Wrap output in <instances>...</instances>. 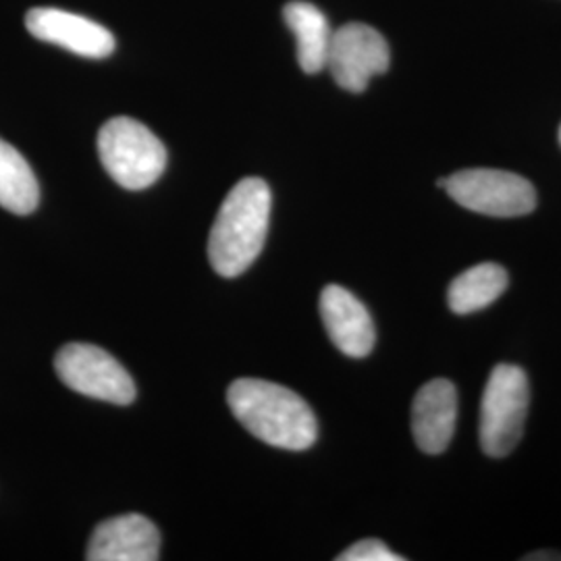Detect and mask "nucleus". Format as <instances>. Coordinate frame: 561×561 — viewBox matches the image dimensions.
<instances>
[{"instance_id":"nucleus-4","label":"nucleus","mask_w":561,"mask_h":561,"mask_svg":"<svg viewBox=\"0 0 561 561\" xmlns=\"http://www.w3.org/2000/svg\"><path fill=\"white\" fill-rule=\"evenodd\" d=\"M528 379L520 366L500 364L491 370L481 403L479 437L482 451L503 458L514 451L528 414Z\"/></svg>"},{"instance_id":"nucleus-13","label":"nucleus","mask_w":561,"mask_h":561,"mask_svg":"<svg viewBox=\"0 0 561 561\" xmlns=\"http://www.w3.org/2000/svg\"><path fill=\"white\" fill-rule=\"evenodd\" d=\"M507 271L495 262H482L463 271L447 289V304L456 314H472L497 300L507 289Z\"/></svg>"},{"instance_id":"nucleus-6","label":"nucleus","mask_w":561,"mask_h":561,"mask_svg":"<svg viewBox=\"0 0 561 561\" xmlns=\"http://www.w3.org/2000/svg\"><path fill=\"white\" fill-rule=\"evenodd\" d=\"M55 370L69 389L94 400L127 405L136 400V382L108 352L92 343H69L55 358Z\"/></svg>"},{"instance_id":"nucleus-15","label":"nucleus","mask_w":561,"mask_h":561,"mask_svg":"<svg viewBox=\"0 0 561 561\" xmlns=\"http://www.w3.org/2000/svg\"><path fill=\"white\" fill-rule=\"evenodd\" d=\"M398 553H393L385 542L379 539H364L350 549H345L337 561H401Z\"/></svg>"},{"instance_id":"nucleus-2","label":"nucleus","mask_w":561,"mask_h":561,"mask_svg":"<svg viewBox=\"0 0 561 561\" xmlns=\"http://www.w3.org/2000/svg\"><path fill=\"white\" fill-rule=\"evenodd\" d=\"M271 187L248 178L222 201L208 238V261L221 277H238L259 259L271 219Z\"/></svg>"},{"instance_id":"nucleus-3","label":"nucleus","mask_w":561,"mask_h":561,"mask_svg":"<svg viewBox=\"0 0 561 561\" xmlns=\"http://www.w3.org/2000/svg\"><path fill=\"white\" fill-rule=\"evenodd\" d=\"M99 157L106 173L125 190L150 187L167 167L162 141L131 117H115L102 125Z\"/></svg>"},{"instance_id":"nucleus-5","label":"nucleus","mask_w":561,"mask_h":561,"mask_svg":"<svg viewBox=\"0 0 561 561\" xmlns=\"http://www.w3.org/2000/svg\"><path fill=\"white\" fill-rule=\"evenodd\" d=\"M439 185L460 206L486 217H524L537 206L533 183L500 169H466L439 181Z\"/></svg>"},{"instance_id":"nucleus-16","label":"nucleus","mask_w":561,"mask_h":561,"mask_svg":"<svg viewBox=\"0 0 561 561\" xmlns=\"http://www.w3.org/2000/svg\"><path fill=\"white\" fill-rule=\"evenodd\" d=\"M524 560H561V556L560 553H558V556H549V553H542L541 551V556H535V553H533V556H526Z\"/></svg>"},{"instance_id":"nucleus-11","label":"nucleus","mask_w":561,"mask_h":561,"mask_svg":"<svg viewBox=\"0 0 561 561\" xmlns=\"http://www.w3.org/2000/svg\"><path fill=\"white\" fill-rule=\"evenodd\" d=\"M458 391L445 379L422 385L412 403V433L424 454H443L456 433Z\"/></svg>"},{"instance_id":"nucleus-9","label":"nucleus","mask_w":561,"mask_h":561,"mask_svg":"<svg viewBox=\"0 0 561 561\" xmlns=\"http://www.w3.org/2000/svg\"><path fill=\"white\" fill-rule=\"evenodd\" d=\"M322 324L341 354L364 358L373 352L377 333L366 306L341 285H327L321 294Z\"/></svg>"},{"instance_id":"nucleus-10","label":"nucleus","mask_w":561,"mask_h":561,"mask_svg":"<svg viewBox=\"0 0 561 561\" xmlns=\"http://www.w3.org/2000/svg\"><path fill=\"white\" fill-rule=\"evenodd\" d=\"M159 528L140 514H125L104 520L92 533L85 560L154 561L159 560Z\"/></svg>"},{"instance_id":"nucleus-7","label":"nucleus","mask_w":561,"mask_h":561,"mask_svg":"<svg viewBox=\"0 0 561 561\" xmlns=\"http://www.w3.org/2000/svg\"><path fill=\"white\" fill-rule=\"evenodd\" d=\"M389 44L375 27L347 23L331 36L327 69L343 90L360 94L370 78L389 69Z\"/></svg>"},{"instance_id":"nucleus-8","label":"nucleus","mask_w":561,"mask_h":561,"mask_svg":"<svg viewBox=\"0 0 561 561\" xmlns=\"http://www.w3.org/2000/svg\"><path fill=\"white\" fill-rule=\"evenodd\" d=\"M25 27L34 38L57 44L88 59H104L115 50L113 34L101 23L62 9L38 7L27 11Z\"/></svg>"},{"instance_id":"nucleus-12","label":"nucleus","mask_w":561,"mask_h":561,"mask_svg":"<svg viewBox=\"0 0 561 561\" xmlns=\"http://www.w3.org/2000/svg\"><path fill=\"white\" fill-rule=\"evenodd\" d=\"M283 20L287 27L294 32L298 42V62L304 73H319L327 67V55L331 44V27L329 21L322 15L321 9L294 0L287 2L283 9Z\"/></svg>"},{"instance_id":"nucleus-1","label":"nucleus","mask_w":561,"mask_h":561,"mask_svg":"<svg viewBox=\"0 0 561 561\" xmlns=\"http://www.w3.org/2000/svg\"><path fill=\"white\" fill-rule=\"evenodd\" d=\"M227 401L240 424L273 447L304 451L317 442L319 426L314 412L298 393L283 385L240 379L231 382Z\"/></svg>"},{"instance_id":"nucleus-14","label":"nucleus","mask_w":561,"mask_h":561,"mask_svg":"<svg viewBox=\"0 0 561 561\" xmlns=\"http://www.w3.org/2000/svg\"><path fill=\"white\" fill-rule=\"evenodd\" d=\"M41 201L38 180L20 152L0 138V206L13 215H30Z\"/></svg>"},{"instance_id":"nucleus-17","label":"nucleus","mask_w":561,"mask_h":561,"mask_svg":"<svg viewBox=\"0 0 561 561\" xmlns=\"http://www.w3.org/2000/svg\"><path fill=\"white\" fill-rule=\"evenodd\" d=\"M560 141H561V127H560Z\"/></svg>"}]
</instances>
